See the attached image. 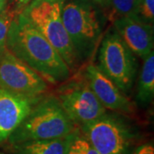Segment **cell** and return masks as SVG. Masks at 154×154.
<instances>
[{
	"instance_id": "obj_1",
	"label": "cell",
	"mask_w": 154,
	"mask_h": 154,
	"mask_svg": "<svg viewBox=\"0 0 154 154\" xmlns=\"http://www.w3.org/2000/svg\"><path fill=\"white\" fill-rule=\"evenodd\" d=\"M6 49L51 82L69 79L70 69L57 51L22 13L11 23Z\"/></svg>"
},
{
	"instance_id": "obj_2",
	"label": "cell",
	"mask_w": 154,
	"mask_h": 154,
	"mask_svg": "<svg viewBox=\"0 0 154 154\" xmlns=\"http://www.w3.org/2000/svg\"><path fill=\"white\" fill-rule=\"evenodd\" d=\"M75 124L55 96L41 98L11 134L12 145L63 137L75 130Z\"/></svg>"
},
{
	"instance_id": "obj_3",
	"label": "cell",
	"mask_w": 154,
	"mask_h": 154,
	"mask_svg": "<svg viewBox=\"0 0 154 154\" xmlns=\"http://www.w3.org/2000/svg\"><path fill=\"white\" fill-rule=\"evenodd\" d=\"M63 0H33L22 14L60 54L70 71L78 63L62 21Z\"/></svg>"
},
{
	"instance_id": "obj_4",
	"label": "cell",
	"mask_w": 154,
	"mask_h": 154,
	"mask_svg": "<svg viewBox=\"0 0 154 154\" xmlns=\"http://www.w3.org/2000/svg\"><path fill=\"white\" fill-rule=\"evenodd\" d=\"M82 127V134L99 154H131L136 129L121 116L105 113Z\"/></svg>"
},
{
	"instance_id": "obj_5",
	"label": "cell",
	"mask_w": 154,
	"mask_h": 154,
	"mask_svg": "<svg viewBox=\"0 0 154 154\" xmlns=\"http://www.w3.org/2000/svg\"><path fill=\"white\" fill-rule=\"evenodd\" d=\"M62 21L78 60L88 58L102 34L97 11L86 3L69 2L63 5Z\"/></svg>"
},
{
	"instance_id": "obj_6",
	"label": "cell",
	"mask_w": 154,
	"mask_h": 154,
	"mask_svg": "<svg viewBox=\"0 0 154 154\" xmlns=\"http://www.w3.org/2000/svg\"><path fill=\"white\" fill-rule=\"evenodd\" d=\"M98 61L99 69L125 95L128 94L136 78L138 63L135 55L114 28L101 41Z\"/></svg>"
},
{
	"instance_id": "obj_7",
	"label": "cell",
	"mask_w": 154,
	"mask_h": 154,
	"mask_svg": "<svg viewBox=\"0 0 154 154\" xmlns=\"http://www.w3.org/2000/svg\"><path fill=\"white\" fill-rule=\"evenodd\" d=\"M0 88L11 94L38 98L46 92L45 78L7 49L0 53Z\"/></svg>"
},
{
	"instance_id": "obj_8",
	"label": "cell",
	"mask_w": 154,
	"mask_h": 154,
	"mask_svg": "<svg viewBox=\"0 0 154 154\" xmlns=\"http://www.w3.org/2000/svg\"><path fill=\"white\" fill-rule=\"evenodd\" d=\"M57 98L72 122L80 126L106 113L86 80L68 82L58 90Z\"/></svg>"
},
{
	"instance_id": "obj_9",
	"label": "cell",
	"mask_w": 154,
	"mask_h": 154,
	"mask_svg": "<svg viewBox=\"0 0 154 154\" xmlns=\"http://www.w3.org/2000/svg\"><path fill=\"white\" fill-rule=\"evenodd\" d=\"M113 27L135 56L144 59L153 51L152 23L145 22L140 17H118L113 20Z\"/></svg>"
},
{
	"instance_id": "obj_10",
	"label": "cell",
	"mask_w": 154,
	"mask_h": 154,
	"mask_svg": "<svg viewBox=\"0 0 154 154\" xmlns=\"http://www.w3.org/2000/svg\"><path fill=\"white\" fill-rule=\"evenodd\" d=\"M85 80L105 109L116 112H131L133 105L128 97L94 63L85 69Z\"/></svg>"
},
{
	"instance_id": "obj_11",
	"label": "cell",
	"mask_w": 154,
	"mask_h": 154,
	"mask_svg": "<svg viewBox=\"0 0 154 154\" xmlns=\"http://www.w3.org/2000/svg\"><path fill=\"white\" fill-rule=\"evenodd\" d=\"M41 98L17 95L0 88V143L10 138Z\"/></svg>"
},
{
	"instance_id": "obj_12",
	"label": "cell",
	"mask_w": 154,
	"mask_h": 154,
	"mask_svg": "<svg viewBox=\"0 0 154 154\" xmlns=\"http://www.w3.org/2000/svg\"><path fill=\"white\" fill-rule=\"evenodd\" d=\"M78 128L63 137L14 144L16 154H67Z\"/></svg>"
},
{
	"instance_id": "obj_13",
	"label": "cell",
	"mask_w": 154,
	"mask_h": 154,
	"mask_svg": "<svg viewBox=\"0 0 154 154\" xmlns=\"http://www.w3.org/2000/svg\"><path fill=\"white\" fill-rule=\"evenodd\" d=\"M154 96V53L153 51L144 58L139 75L136 99L142 105L150 104Z\"/></svg>"
},
{
	"instance_id": "obj_14",
	"label": "cell",
	"mask_w": 154,
	"mask_h": 154,
	"mask_svg": "<svg viewBox=\"0 0 154 154\" xmlns=\"http://www.w3.org/2000/svg\"><path fill=\"white\" fill-rule=\"evenodd\" d=\"M112 10L113 20L118 17H140V0H105Z\"/></svg>"
},
{
	"instance_id": "obj_15",
	"label": "cell",
	"mask_w": 154,
	"mask_h": 154,
	"mask_svg": "<svg viewBox=\"0 0 154 154\" xmlns=\"http://www.w3.org/2000/svg\"><path fill=\"white\" fill-rule=\"evenodd\" d=\"M17 14L13 8L6 7L0 12V53L6 49V40L11 23Z\"/></svg>"
},
{
	"instance_id": "obj_16",
	"label": "cell",
	"mask_w": 154,
	"mask_h": 154,
	"mask_svg": "<svg viewBox=\"0 0 154 154\" xmlns=\"http://www.w3.org/2000/svg\"><path fill=\"white\" fill-rule=\"evenodd\" d=\"M67 154H99L80 130H77Z\"/></svg>"
},
{
	"instance_id": "obj_17",
	"label": "cell",
	"mask_w": 154,
	"mask_h": 154,
	"mask_svg": "<svg viewBox=\"0 0 154 154\" xmlns=\"http://www.w3.org/2000/svg\"><path fill=\"white\" fill-rule=\"evenodd\" d=\"M131 154H154V146L152 142L142 144L133 150Z\"/></svg>"
},
{
	"instance_id": "obj_18",
	"label": "cell",
	"mask_w": 154,
	"mask_h": 154,
	"mask_svg": "<svg viewBox=\"0 0 154 154\" xmlns=\"http://www.w3.org/2000/svg\"><path fill=\"white\" fill-rule=\"evenodd\" d=\"M33 0H16L15 5L13 6V10L17 13V15L21 14L28 7Z\"/></svg>"
},
{
	"instance_id": "obj_19",
	"label": "cell",
	"mask_w": 154,
	"mask_h": 154,
	"mask_svg": "<svg viewBox=\"0 0 154 154\" xmlns=\"http://www.w3.org/2000/svg\"><path fill=\"white\" fill-rule=\"evenodd\" d=\"M7 5V0H0V12L3 11Z\"/></svg>"
},
{
	"instance_id": "obj_20",
	"label": "cell",
	"mask_w": 154,
	"mask_h": 154,
	"mask_svg": "<svg viewBox=\"0 0 154 154\" xmlns=\"http://www.w3.org/2000/svg\"><path fill=\"white\" fill-rule=\"evenodd\" d=\"M94 1L99 4H105V0H94Z\"/></svg>"
},
{
	"instance_id": "obj_21",
	"label": "cell",
	"mask_w": 154,
	"mask_h": 154,
	"mask_svg": "<svg viewBox=\"0 0 154 154\" xmlns=\"http://www.w3.org/2000/svg\"><path fill=\"white\" fill-rule=\"evenodd\" d=\"M0 154H4V153H3V152H0Z\"/></svg>"
}]
</instances>
